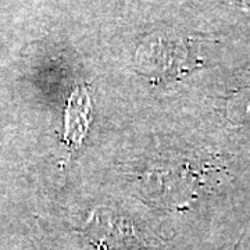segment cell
Segmentation results:
<instances>
[{"instance_id":"1","label":"cell","mask_w":250,"mask_h":250,"mask_svg":"<svg viewBox=\"0 0 250 250\" xmlns=\"http://www.w3.org/2000/svg\"><path fill=\"white\" fill-rule=\"evenodd\" d=\"M136 64L141 71L153 78H168L189 71L190 52L178 41L153 38L142 43L136 52Z\"/></svg>"},{"instance_id":"2","label":"cell","mask_w":250,"mask_h":250,"mask_svg":"<svg viewBox=\"0 0 250 250\" xmlns=\"http://www.w3.org/2000/svg\"><path fill=\"white\" fill-rule=\"evenodd\" d=\"M86 233L99 246L123 248L134 242V229L123 217L106 208H98L86 223Z\"/></svg>"},{"instance_id":"3","label":"cell","mask_w":250,"mask_h":250,"mask_svg":"<svg viewBox=\"0 0 250 250\" xmlns=\"http://www.w3.org/2000/svg\"><path fill=\"white\" fill-rule=\"evenodd\" d=\"M228 114L236 123L250 124V88L238 92L228 104Z\"/></svg>"}]
</instances>
